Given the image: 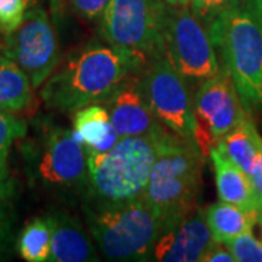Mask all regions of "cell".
Here are the masks:
<instances>
[{
	"label": "cell",
	"instance_id": "1",
	"mask_svg": "<svg viewBox=\"0 0 262 262\" xmlns=\"http://www.w3.org/2000/svg\"><path fill=\"white\" fill-rule=\"evenodd\" d=\"M147 64L133 51L94 39L66 58L46 80L41 95L50 110L76 113L102 103L125 76L146 70Z\"/></svg>",
	"mask_w": 262,
	"mask_h": 262
},
{
	"label": "cell",
	"instance_id": "2",
	"mask_svg": "<svg viewBox=\"0 0 262 262\" xmlns=\"http://www.w3.org/2000/svg\"><path fill=\"white\" fill-rule=\"evenodd\" d=\"M155 136L156 160L144 200L165 232L196 211L206 155L195 141L181 137L163 124L156 128Z\"/></svg>",
	"mask_w": 262,
	"mask_h": 262
},
{
	"label": "cell",
	"instance_id": "3",
	"mask_svg": "<svg viewBox=\"0 0 262 262\" xmlns=\"http://www.w3.org/2000/svg\"><path fill=\"white\" fill-rule=\"evenodd\" d=\"M29 184L54 198L72 201L86 196L89 169L83 144L75 131L42 122L22 147Z\"/></svg>",
	"mask_w": 262,
	"mask_h": 262
},
{
	"label": "cell",
	"instance_id": "4",
	"mask_svg": "<svg viewBox=\"0 0 262 262\" xmlns=\"http://www.w3.org/2000/svg\"><path fill=\"white\" fill-rule=\"evenodd\" d=\"M88 227L105 258L111 261H147L162 225L144 196L121 203L84 201Z\"/></svg>",
	"mask_w": 262,
	"mask_h": 262
},
{
	"label": "cell",
	"instance_id": "5",
	"mask_svg": "<svg viewBox=\"0 0 262 262\" xmlns=\"http://www.w3.org/2000/svg\"><path fill=\"white\" fill-rule=\"evenodd\" d=\"M155 131L120 137L108 151L86 155L89 187L83 201L121 203L144 196L156 160Z\"/></svg>",
	"mask_w": 262,
	"mask_h": 262
},
{
	"label": "cell",
	"instance_id": "6",
	"mask_svg": "<svg viewBox=\"0 0 262 262\" xmlns=\"http://www.w3.org/2000/svg\"><path fill=\"white\" fill-rule=\"evenodd\" d=\"M207 32L246 110L262 106V32L246 6L222 12Z\"/></svg>",
	"mask_w": 262,
	"mask_h": 262
},
{
	"label": "cell",
	"instance_id": "7",
	"mask_svg": "<svg viewBox=\"0 0 262 262\" xmlns=\"http://www.w3.org/2000/svg\"><path fill=\"white\" fill-rule=\"evenodd\" d=\"M166 0H110L99 16L105 42L141 56L147 63L166 51Z\"/></svg>",
	"mask_w": 262,
	"mask_h": 262
},
{
	"label": "cell",
	"instance_id": "8",
	"mask_svg": "<svg viewBox=\"0 0 262 262\" xmlns=\"http://www.w3.org/2000/svg\"><path fill=\"white\" fill-rule=\"evenodd\" d=\"M166 54L192 92L220 72L207 28L188 6L169 5Z\"/></svg>",
	"mask_w": 262,
	"mask_h": 262
},
{
	"label": "cell",
	"instance_id": "9",
	"mask_svg": "<svg viewBox=\"0 0 262 262\" xmlns=\"http://www.w3.org/2000/svg\"><path fill=\"white\" fill-rule=\"evenodd\" d=\"M143 83L151 111L166 128L195 141V111L192 91L166 51L150 61Z\"/></svg>",
	"mask_w": 262,
	"mask_h": 262
},
{
	"label": "cell",
	"instance_id": "10",
	"mask_svg": "<svg viewBox=\"0 0 262 262\" xmlns=\"http://www.w3.org/2000/svg\"><path fill=\"white\" fill-rule=\"evenodd\" d=\"M6 54L28 76L32 88H38L56 70L60 61V47L53 24L41 6L25 12L22 24L3 37Z\"/></svg>",
	"mask_w": 262,
	"mask_h": 262
},
{
	"label": "cell",
	"instance_id": "11",
	"mask_svg": "<svg viewBox=\"0 0 262 262\" xmlns=\"http://www.w3.org/2000/svg\"><path fill=\"white\" fill-rule=\"evenodd\" d=\"M195 143L208 156L229 131L248 114L229 73L220 72L194 92Z\"/></svg>",
	"mask_w": 262,
	"mask_h": 262
},
{
	"label": "cell",
	"instance_id": "12",
	"mask_svg": "<svg viewBox=\"0 0 262 262\" xmlns=\"http://www.w3.org/2000/svg\"><path fill=\"white\" fill-rule=\"evenodd\" d=\"M143 75L144 70L125 76L102 102L120 137L146 136L162 124L151 111L144 91Z\"/></svg>",
	"mask_w": 262,
	"mask_h": 262
},
{
	"label": "cell",
	"instance_id": "13",
	"mask_svg": "<svg viewBox=\"0 0 262 262\" xmlns=\"http://www.w3.org/2000/svg\"><path fill=\"white\" fill-rule=\"evenodd\" d=\"M213 242L214 237L207 225L206 211L198 210L160 233L150 259L163 262L201 261Z\"/></svg>",
	"mask_w": 262,
	"mask_h": 262
},
{
	"label": "cell",
	"instance_id": "14",
	"mask_svg": "<svg viewBox=\"0 0 262 262\" xmlns=\"http://www.w3.org/2000/svg\"><path fill=\"white\" fill-rule=\"evenodd\" d=\"M51 219L53 236L48 261L88 262L99 259L89 234L75 217L57 211L51 214Z\"/></svg>",
	"mask_w": 262,
	"mask_h": 262
},
{
	"label": "cell",
	"instance_id": "15",
	"mask_svg": "<svg viewBox=\"0 0 262 262\" xmlns=\"http://www.w3.org/2000/svg\"><path fill=\"white\" fill-rule=\"evenodd\" d=\"M210 158L214 168L215 187L220 201L242 207L245 210L259 211L251 177L217 147L210 150Z\"/></svg>",
	"mask_w": 262,
	"mask_h": 262
},
{
	"label": "cell",
	"instance_id": "16",
	"mask_svg": "<svg viewBox=\"0 0 262 262\" xmlns=\"http://www.w3.org/2000/svg\"><path fill=\"white\" fill-rule=\"evenodd\" d=\"M73 127L86 155L105 153L120 140L110 114L102 103H94L77 110L73 118Z\"/></svg>",
	"mask_w": 262,
	"mask_h": 262
},
{
	"label": "cell",
	"instance_id": "17",
	"mask_svg": "<svg viewBox=\"0 0 262 262\" xmlns=\"http://www.w3.org/2000/svg\"><path fill=\"white\" fill-rule=\"evenodd\" d=\"M226 156L252 177L256 170L262 150V137L249 114L229 131L215 146Z\"/></svg>",
	"mask_w": 262,
	"mask_h": 262
},
{
	"label": "cell",
	"instance_id": "18",
	"mask_svg": "<svg viewBox=\"0 0 262 262\" xmlns=\"http://www.w3.org/2000/svg\"><path fill=\"white\" fill-rule=\"evenodd\" d=\"M258 210H245L230 203L219 201L206 210V222L214 241L227 244L258 223Z\"/></svg>",
	"mask_w": 262,
	"mask_h": 262
},
{
	"label": "cell",
	"instance_id": "19",
	"mask_svg": "<svg viewBox=\"0 0 262 262\" xmlns=\"http://www.w3.org/2000/svg\"><path fill=\"white\" fill-rule=\"evenodd\" d=\"M32 99V84L28 76L10 58L0 42V108L18 113Z\"/></svg>",
	"mask_w": 262,
	"mask_h": 262
},
{
	"label": "cell",
	"instance_id": "20",
	"mask_svg": "<svg viewBox=\"0 0 262 262\" xmlns=\"http://www.w3.org/2000/svg\"><path fill=\"white\" fill-rule=\"evenodd\" d=\"M53 219L51 214L35 217L24 227L18 237L19 255L28 262L48 261L51 252Z\"/></svg>",
	"mask_w": 262,
	"mask_h": 262
},
{
	"label": "cell",
	"instance_id": "21",
	"mask_svg": "<svg viewBox=\"0 0 262 262\" xmlns=\"http://www.w3.org/2000/svg\"><path fill=\"white\" fill-rule=\"evenodd\" d=\"M27 122L16 115L0 108V165H6L13 141L27 136Z\"/></svg>",
	"mask_w": 262,
	"mask_h": 262
},
{
	"label": "cell",
	"instance_id": "22",
	"mask_svg": "<svg viewBox=\"0 0 262 262\" xmlns=\"http://www.w3.org/2000/svg\"><path fill=\"white\" fill-rule=\"evenodd\" d=\"M226 248L237 262H262V241H258L251 232H245L229 241Z\"/></svg>",
	"mask_w": 262,
	"mask_h": 262
},
{
	"label": "cell",
	"instance_id": "23",
	"mask_svg": "<svg viewBox=\"0 0 262 262\" xmlns=\"http://www.w3.org/2000/svg\"><path fill=\"white\" fill-rule=\"evenodd\" d=\"M242 3L244 0H189L192 13L204 24L206 28L222 12L242 6Z\"/></svg>",
	"mask_w": 262,
	"mask_h": 262
},
{
	"label": "cell",
	"instance_id": "24",
	"mask_svg": "<svg viewBox=\"0 0 262 262\" xmlns=\"http://www.w3.org/2000/svg\"><path fill=\"white\" fill-rule=\"evenodd\" d=\"M25 12V0H0V35H9L18 28Z\"/></svg>",
	"mask_w": 262,
	"mask_h": 262
},
{
	"label": "cell",
	"instance_id": "25",
	"mask_svg": "<svg viewBox=\"0 0 262 262\" xmlns=\"http://www.w3.org/2000/svg\"><path fill=\"white\" fill-rule=\"evenodd\" d=\"M13 232V211L10 203L0 206V259L8 253Z\"/></svg>",
	"mask_w": 262,
	"mask_h": 262
},
{
	"label": "cell",
	"instance_id": "26",
	"mask_svg": "<svg viewBox=\"0 0 262 262\" xmlns=\"http://www.w3.org/2000/svg\"><path fill=\"white\" fill-rule=\"evenodd\" d=\"M110 0H72L75 10L86 19H96L101 16Z\"/></svg>",
	"mask_w": 262,
	"mask_h": 262
},
{
	"label": "cell",
	"instance_id": "27",
	"mask_svg": "<svg viewBox=\"0 0 262 262\" xmlns=\"http://www.w3.org/2000/svg\"><path fill=\"white\" fill-rule=\"evenodd\" d=\"M201 262H234V258L225 244L214 241L203 255Z\"/></svg>",
	"mask_w": 262,
	"mask_h": 262
},
{
	"label": "cell",
	"instance_id": "28",
	"mask_svg": "<svg viewBox=\"0 0 262 262\" xmlns=\"http://www.w3.org/2000/svg\"><path fill=\"white\" fill-rule=\"evenodd\" d=\"M15 181L10 177L6 165H0V206L10 203L15 194Z\"/></svg>",
	"mask_w": 262,
	"mask_h": 262
},
{
	"label": "cell",
	"instance_id": "29",
	"mask_svg": "<svg viewBox=\"0 0 262 262\" xmlns=\"http://www.w3.org/2000/svg\"><path fill=\"white\" fill-rule=\"evenodd\" d=\"M251 181H252L253 189H255V194H256V198H258V204H259V210H261L262 208V150H261V155H259L258 166H256V170L253 172V175L251 177Z\"/></svg>",
	"mask_w": 262,
	"mask_h": 262
},
{
	"label": "cell",
	"instance_id": "30",
	"mask_svg": "<svg viewBox=\"0 0 262 262\" xmlns=\"http://www.w3.org/2000/svg\"><path fill=\"white\" fill-rule=\"evenodd\" d=\"M245 6H246V9L252 13V16L258 22L259 29H261L262 32V0H246Z\"/></svg>",
	"mask_w": 262,
	"mask_h": 262
},
{
	"label": "cell",
	"instance_id": "31",
	"mask_svg": "<svg viewBox=\"0 0 262 262\" xmlns=\"http://www.w3.org/2000/svg\"><path fill=\"white\" fill-rule=\"evenodd\" d=\"M63 5H64V0H50V6H51L53 15H54V18L56 19L58 18V15L61 13Z\"/></svg>",
	"mask_w": 262,
	"mask_h": 262
},
{
	"label": "cell",
	"instance_id": "32",
	"mask_svg": "<svg viewBox=\"0 0 262 262\" xmlns=\"http://www.w3.org/2000/svg\"><path fill=\"white\" fill-rule=\"evenodd\" d=\"M41 0H25V5H27V9L32 8V6H37Z\"/></svg>",
	"mask_w": 262,
	"mask_h": 262
},
{
	"label": "cell",
	"instance_id": "33",
	"mask_svg": "<svg viewBox=\"0 0 262 262\" xmlns=\"http://www.w3.org/2000/svg\"><path fill=\"white\" fill-rule=\"evenodd\" d=\"M258 223L261 226V233H262V208L259 210V215H258Z\"/></svg>",
	"mask_w": 262,
	"mask_h": 262
},
{
	"label": "cell",
	"instance_id": "34",
	"mask_svg": "<svg viewBox=\"0 0 262 262\" xmlns=\"http://www.w3.org/2000/svg\"><path fill=\"white\" fill-rule=\"evenodd\" d=\"M166 2H168L169 5H172V6H175V5H177V0H166Z\"/></svg>",
	"mask_w": 262,
	"mask_h": 262
}]
</instances>
